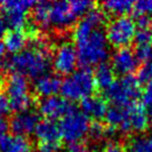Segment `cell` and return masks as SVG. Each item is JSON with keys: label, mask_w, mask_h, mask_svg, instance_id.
<instances>
[{"label": "cell", "mask_w": 152, "mask_h": 152, "mask_svg": "<svg viewBox=\"0 0 152 152\" xmlns=\"http://www.w3.org/2000/svg\"><path fill=\"white\" fill-rule=\"evenodd\" d=\"M139 61L135 57V53L130 48H120L114 51L112 55V68L114 72L119 75L131 76L138 69Z\"/></svg>", "instance_id": "4fadbf2b"}, {"label": "cell", "mask_w": 152, "mask_h": 152, "mask_svg": "<svg viewBox=\"0 0 152 152\" xmlns=\"http://www.w3.org/2000/svg\"><path fill=\"white\" fill-rule=\"evenodd\" d=\"M141 83L138 79L131 76H124L115 80L109 88L104 90L106 99L113 103V106H127L142 94Z\"/></svg>", "instance_id": "277c9868"}, {"label": "cell", "mask_w": 152, "mask_h": 152, "mask_svg": "<svg viewBox=\"0 0 152 152\" xmlns=\"http://www.w3.org/2000/svg\"><path fill=\"white\" fill-rule=\"evenodd\" d=\"M81 109L88 118L100 120L106 117L108 106L103 98L98 96H90L81 101Z\"/></svg>", "instance_id": "2e32d148"}, {"label": "cell", "mask_w": 152, "mask_h": 152, "mask_svg": "<svg viewBox=\"0 0 152 152\" xmlns=\"http://www.w3.org/2000/svg\"><path fill=\"white\" fill-rule=\"evenodd\" d=\"M135 57L139 64H150L152 62V46H138L135 48Z\"/></svg>", "instance_id": "83f0119b"}, {"label": "cell", "mask_w": 152, "mask_h": 152, "mask_svg": "<svg viewBox=\"0 0 152 152\" xmlns=\"http://www.w3.org/2000/svg\"><path fill=\"white\" fill-rule=\"evenodd\" d=\"M115 133V129L111 127H108L106 124H102L100 122H94L90 124V129H89L88 134L91 138V140L99 142L102 141L106 138H109L111 135H114Z\"/></svg>", "instance_id": "cb8c5ba5"}, {"label": "cell", "mask_w": 152, "mask_h": 152, "mask_svg": "<svg viewBox=\"0 0 152 152\" xmlns=\"http://www.w3.org/2000/svg\"><path fill=\"white\" fill-rule=\"evenodd\" d=\"M137 17H150L152 16V0H140L133 4L132 10Z\"/></svg>", "instance_id": "484cf974"}, {"label": "cell", "mask_w": 152, "mask_h": 152, "mask_svg": "<svg viewBox=\"0 0 152 152\" xmlns=\"http://www.w3.org/2000/svg\"><path fill=\"white\" fill-rule=\"evenodd\" d=\"M39 123H40L39 113L32 110H27L15 114L10 119L9 128L15 135H20L26 138L27 135L34 133Z\"/></svg>", "instance_id": "7c38bea8"}, {"label": "cell", "mask_w": 152, "mask_h": 152, "mask_svg": "<svg viewBox=\"0 0 152 152\" xmlns=\"http://www.w3.org/2000/svg\"><path fill=\"white\" fill-rule=\"evenodd\" d=\"M89 147L85 142L78 141V142H71L68 143L67 152H89Z\"/></svg>", "instance_id": "d6a6232c"}, {"label": "cell", "mask_w": 152, "mask_h": 152, "mask_svg": "<svg viewBox=\"0 0 152 152\" xmlns=\"http://www.w3.org/2000/svg\"><path fill=\"white\" fill-rule=\"evenodd\" d=\"M151 124H152V115H151Z\"/></svg>", "instance_id": "ab89813d"}, {"label": "cell", "mask_w": 152, "mask_h": 152, "mask_svg": "<svg viewBox=\"0 0 152 152\" xmlns=\"http://www.w3.org/2000/svg\"><path fill=\"white\" fill-rule=\"evenodd\" d=\"M50 8L51 4L47 1L36 2L32 9V19L37 27L47 29L50 25Z\"/></svg>", "instance_id": "44dd1931"}, {"label": "cell", "mask_w": 152, "mask_h": 152, "mask_svg": "<svg viewBox=\"0 0 152 152\" xmlns=\"http://www.w3.org/2000/svg\"><path fill=\"white\" fill-rule=\"evenodd\" d=\"M9 129V123L8 121L0 115V134H4L7 130Z\"/></svg>", "instance_id": "8d00e7d4"}, {"label": "cell", "mask_w": 152, "mask_h": 152, "mask_svg": "<svg viewBox=\"0 0 152 152\" xmlns=\"http://www.w3.org/2000/svg\"><path fill=\"white\" fill-rule=\"evenodd\" d=\"M7 22L4 20V17L2 15H0V36H4L6 34V30H7Z\"/></svg>", "instance_id": "74e56055"}, {"label": "cell", "mask_w": 152, "mask_h": 152, "mask_svg": "<svg viewBox=\"0 0 152 152\" xmlns=\"http://www.w3.org/2000/svg\"><path fill=\"white\" fill-rule=\"evenodd\" d=\"M11 112V104L7 93L0 92V115L4 117Z\"/></svg>", "instance_id": "4dcf8cb0"}, {"label": "cell", "mask_w": 152, "mask_h": 152, "mask_svg": "<svg viewBox=\"0 0 152 152\" xmlns=\"http://www.w3.org/2000/svg\"><path fill=\"white\" fill-rule=\"evenodd\" d=\"M4 20L11 30H22L27 22V13L34 7L36 2L31 0H11L2 2Z\"/></svg>", "instance_id": "9c48e42d"}, {"label": "cell", "mask_w": 152, "mask_h": 152, "mask_svg": "<svg viewBox=\"0 0 152 152\" xmlns=\"http://www.w3.org/2000/svg\"><path fill=\"white\" fill-rule=\"evenodd\" d=\"M133 2L130 0H110L102 2V10L113 16L123 17L133 10Z\"/></svg>", "instance_id": "7402d4cb"}, {"label": "cell", "mask_w": 152, "mask_h": 152, "mask_svg": "<svg viewBox=\"0 0 152 152\" xmlns=\"http://www.w3.org/2000/svg\"><path fill=\"white\" fill-rule=\"evenodd\" d=\"M97 88L94 76L89 68H82L68 76L61 85L60 91L64 99L78 101L92 96Z\"/></svg>", "instance_id": "3957f363"}, {"label": "cell", "mask_w": 152, "mask_h": 152, "mask_svg": "<svg viewBox=\"0 0 152 152\" xmlns=\"http://www.w3.org/2000/svg\"><path fill=\"white\" fill-rule=\"evenodd\" d=\"M31 143L25 137L15 134H0V152H30Z\"/></svg>", "instance_id": "e0dca14e"}, {"label": "cell", "mask_w": 152, "mask_h": 152, "mask_svg": "<svg viewBox=\"0 0 152 152\" xmlns=\"http://www.w3.org/2000/svg\"><path fill=\"white\" fill-rule=\"evenodd\" d=\"M31 38L32 45L30 48L10 58V67L18 75L37 79L46 75L50 67V52L48 46L36 34Z\"/></svg>", "instance_id": "7a4b0ae2"}, {"label": "cell", "mask_w": 152, "mask_h": 152, "mask_svg": "<svg viewBox=\"0 0 152 152\" xmlns=\"http://www.w3.org/2000/svg\"><path fill=\"white\" fill-rule=\"evenodd\" d=\"M127 152H152V134H137L129 139Z\"/></svg>", "instance_id": "603a6c76"}, {"label": "cell", "mask_w": 152, "mask_h": 152, "mask_svg": "<svg viewBox=\"0 0 152 152\" xmlns=\"http://www.w3.org/2000/svg\"><path fill=\"white\" fill-rule=\"evenodd\" d=\"M70 7L73 15L78 17H85L86 15L93 8V2L87 1V0H75L70 2Z\"/></svg>", "instance_id": "d4e9b609"}, {"label": "cell", "mask_w": 152, "mask_h": 152, "mask_svg": "<svg viewBox=\"0 0 152 152\" xmlns=\"http://www.w3.org/2000/svg\"><path fill=\"white\" fill-rule=\"evenodd\" d=\"M38 143H47V142H60L61 133H60L59 124L51 120L40 121L38 127L34 131Z\"/></svg>", "instance_id": "ac0fdd59"}, {"label": "cell", "mask_w": 152, "mask_h": 152, "mask_svg": "<svg viewBox=\"0 0 152 152\" xmlns=\"http://www.w3.org/2000/svg\"><path fill=\"white\" fill-rule=\"evenodd\" d=\"M104 22V11L92 8L75 27L73 38L78 61L83 68L103 64L109 56V42L102 30Z\"/></svg>", "instance_id": "6da1fadb"}, {"label": "cell", "mask_w": 152, "mask_h": 152, "mask_svg": "<svg viewBox=\"0 0 152 152\" xmlns=\"http://www.w3.org/2000/svg\"><path fill=\"white\" fill-rule=\"evenodd\" d=\"M93 76L97 87L103 90H107L115 81V72L113 68L107 62L99 64L96 68V72L93 73Z\"/></svg>", "instance_id": "ffe728a7"}, {"label": "cell", "mask_w": 152, "mask_h": 152, "mask_svg": "<svg viewBox=\"0 0 152 152\" xmlns=\"http://www.w3.org/2000/svg\"><path fill=\"white\" fill-rule=\"evenodd\" d=\"M9 70H11V67H10V58L1 56L0 57V76L6 75Z\"/></svg>", "instance_id": "836d02e7"}, {"label": "cell", "mask_w": 152, "mask_h": 152, "mask_svg": "<svg viewBox=\"0 0 152 152\" xmlns=\"http://www.w3.org/2000/svg\"><path fill=\"white\" fill-rule=\"evenodd\" d=\"M27 42H28V34L23 30H9L4 37V45L6 50L15 55L25 50Z\"/></svg>", "instance_id": "d6986e66"}, {"label": "cell", "mask_w": 152, "mask_h": 152, "mask_svg": "<svg viewBox=\"0 0 152 152\" xmlns=\"http://www.w3.org/2000/svg\"><path fill=\"white\" fill-rule=\"evenodd\" d=\"M142 102L147 111L152 114V80L147 83V88L142 93Z\"/></svg>", "instance_id": "f546056e"}, {"label": "cell", "mask_w": 152, "mask_h": 152, "mask_svg": "<svg viewBox=\"0 0 152 152\" xmlns=\"http://www.w3.org/2000/svg\"><path fill=\"white\" fill-rule=\"evenodd\" d=\"M100 152H126L124 149H123L122 145H120L119 143H115V142H110L108 143L102 149Z\"/></svg>", "instance_id": "d590c367"}, {"label": "cell", "mask_w": 152, "mask_h": 152, "mask_svg": "<svg viewBox=\"0 0 152 152\" xmlns=\"http://www.w3.org/2000/svg\"><path fill=\"white\" fill-rule=\"evenodd\" d=\"M137 23L130 17H117L108 23L106 36L108 42L117 48H126L134 40Z\"/></svg>", "instance_id": "8992f818"}, {"label": "cell", "mask_w": 152, "mask_h": 152, "mask_svg": "<svg viewBox=\"0 0 152 152\" xmlns=\"http://www.w3.org/2000/svg\"><path fill=\"white\" fill-rule=\"evenodd\" d=\"M137 27L139 29H149V28H152V18L139 17L138 20H137Z\"/></svg>", "instance_id": "e575fe53"}, {"label": "cell", "mask_w": 152, "mask_h": 152, "mask_svg": "<svg viewBox=\"0 0 152 152\" xmlns=\"http://www.w3.org/2000/svg\"><path fill=\"white\" fill-rule=\"evenodd\" d=\"M78 61L76 47L70 42H64L56 49L52 58L55 71L62 76H70L75 72Z\"/></svg>", "instance_id": "30bf717a"}, {"label": "cell", "mask_w": 152, "mask_h": 152, "mask_svg": "<svg viewBox=\"0 0 152 152\" xmlns=\"http://www.w3.org/2000/svg\"><path fill=\"white\" fill-rule=\"evenodd\" d=\"M124 108V118L119 130L123 133L137 132L141 134L147 130L149 126L148 111L143 104L138 102H132L130 104L123 106Z\"/></svg>", "instance_id": "ba28073f"}, {"label": "cell", "mask_w": 152, "mask_h": 152, "mask_svg": "<svg viewBox=\"0 0 152 152\" xmlns=\"http://www.w3.org/2000/svg\"><path fill=\"white\" fill-rule=\"evenodd\" d=\"M61 138L68 143L78 142L88 134L90 129L89 118L82 111L73 109L60 120L59 123Z\"/></svg>", "instance_id": "52a82bcc"}, {"label": "cell", "mask_w": 152, "mask_h": 152, "mask_svg": "<svg viewBox=\"0 0 152 152\" xmlns=\"http://www.w3.org/2000/svg\"><path fill=\"white\" fill-rule=\"evenodd\" d=\"M62 81L57 75H50L46 73L43 76L39 77L34 79V92L38 94L39 97L48 98L56 96L61 89Z\"/></svg>", "instance_id": "9a60e30c"}, {"label": "cell", "mask_w": 152, "mask_h": 152, "mask_svg": "<svg viewBox=\"0 0 152 152\" xmlns=\"http://www.w3.org/2000/svg\"><path fill=\"white\" fill-rule=\"evenodd\" d=\"M4 50H6V48H4V41H1V40H0V57H1V56H4Z\"/></svg>", "instance_id": "f35d334b"}, {"label": "cell", "mask_w": 152, "mask_h": 152, "mask_svg": "<svg viewBox=\"0 0 152 152\" xmlns=\"http://www.w3.org/2000/svg\"><path fill=\"white\" fill-rule=\"evenodd\" d=\"M61 143L60 142H47L38 143L39 152H60Z\"/></svg>", "instance_id": "1f68e13d"}, {"label": "cell", "mask_w": 152, "mask_h": 152, "mask_svg": "<svg viewBox=\"0 0 152 152\" xmlns=\"http://www.w3.org/2000/svg\"><path fill=\"white\" fill-rule=\"evenodd\" d=\"M76 107L68 101L67 99L58 96L43 98L39 103V111L47 120L55 121L57 119H62L69 112H71Z\"/></svg>", "instance_id": "8fae6325"}, {"label": "cell", "mask_w": 152, "mask_h": 152, "mask_svg": "<svg viewBox=\"0 0 152 152\" xmlns=\"http://www.w3.org/2000/svg\"><path fill=\"white\" fill-rule=\"evenodd\" d=\"M6 90L10 100L11 110L17 111V113L29 110L34 99L30 94L29 82L26 77L18 73L11 75L7 80Z\"/></svg>", "instance_id": "5b68a950"}, {"label": "cell", "mask_w": 152, "mask_h": 152, "mask_svg": "<svg viewBox=\"0 0 152 152\" xmlns=\"http://www.w3.org/2000/svg\"><path fill=\"white\" fill-rule=\"evenodd\" d=\"M134 42L138 46H152V28L138 29L134 37Z\"/></svg>", "instance_id": "4316f807"}, {"label": "cell", "mask_w": 152, "mask_h": 152, "mask_svg": "<svg viewBox=\"0 0 152 152\" xmlns=\"http://www.w3.org/2000/svg\"><path fill=\"white\" fill-rule=\"evenodd\" d=\"M137 79L140 83H148L152 80V62L143 64L140 68Z\"/></svg>", "instance_id": "f1b7e54d"}, {"label": "cell", "mask_w": 152, "mask_h": 152, "mask_svg": "<svg viewBox=\"0 0 152 152\" xmlns=\"http://www.w3.org/2000/svg\"><path fill=\"white\" fill-rule=\"evenodd\" d=\"M76 16L73 15L70 7V2L67 1H56L51 4L50 8V23L60 30L71 27L76 21Z\"/></svg>", "instance_id": "5bb4252c"}]
</instances>
